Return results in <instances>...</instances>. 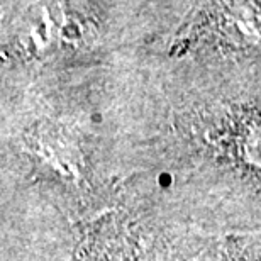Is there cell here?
<instances>
[{
  "label": "cell",
  "mask_w": 261,
  "mask_h": 261,
  "mask_svg": "<svg viewBox=\"0 0 261 261\" xmlns=\"http://www.w3.org/2000/svg\"><path fill=\"white\" fill-rule=\"evenodd\" d=\"M56 17L53 7H38L31 10L19 31V41L31 51L46 49L55 38Z\"/></svg>",
  "instance_id": "obj_1"
},
{
  "label": "cell",
  "mask_w": 261,
  "mask_h": 261,
  "mask_svg": "<svg viewBox=\"0 0 261 261\" xmlns=\"http://www.w3.org/2000/svg\"><path fill=\"white\" fill-rule=\"evenodd\" d=\"M248 153H249V158H253L254 163L261 165V133L254 134L251 141H249Z\"/></svg>",
  "instance_id": "obj_2"
}]
</instances>
